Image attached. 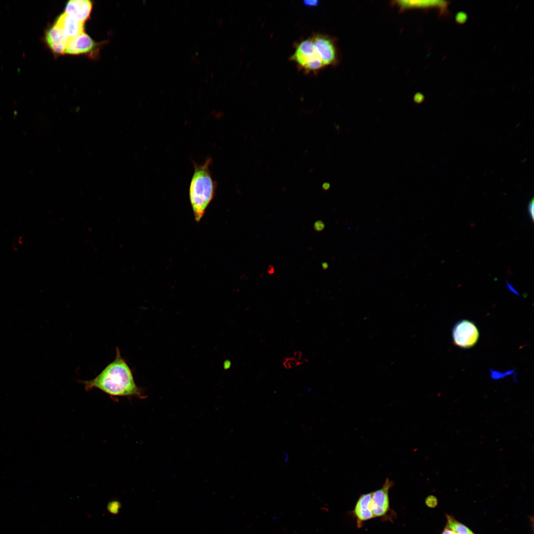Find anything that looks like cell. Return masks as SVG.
I'll list each match as a JSON object with an SVG mask.
<instances>
[{
	"label": "cell",
	"mask_w": 534,
	"mask_h": 534,
	"mask_svg": "<svg viewBox=\"0 0 534 534\" xmlns=\"http://www.w3.org/2000/svg\"><path fill=\"white\" fill-rule=\"evenodd\" d=\"M321 267L323 269H326L328 267L329 265L326 262H323L321 263Z\"/></svg>",
	"instance_id": "22"
},
{
	"label": "cell",
	"mask_w": 534,
	"mask_h": 534,
	"mask_svg": "<svg viewBox=\"0 0 534 534\" xmlns=\"http://www.w3.org/2000/svg\"><path fill=\"white\" fill-rule=\"evenodd\" d=\"M301 364L295 360L293 357H287L285 358L283 364L285 368L289 369Z\"/></svg>",
	"instance_id": "13"
},
{
	"label": "cell",
	"mask_w": 534,
	"mask_h": 534,
	"mask_svg": "<svg viewBox=\"0 0 534 534\" xmlns=\"http://www.w3.org/2000/svg\"><path fill=\"white\" fill-rule=\"evenodd\" d=\"M393 483L387 479L381 488L372 492L370 509L374 518L385 516L390 511L389 491Z\"/></svg>",
	"instance_id": "6"
},
{
	"label": "cell",
	"mask_w": 534,
	"mask_h": 534,
	"mask_svg": "<svg viewBox=\"0 0 534 534\" xmlns=\"http://www.w3.org/2000/svg\"><path fill=\"white\" fill-rule=\"evenodd\" d=\"M301 357H302V352H300V351H296V352H295L294 353L293 358L295 360L298 361V362H301L302 363V362L300 361V359H301Z\"/></svg>",
	"instance_id": "17"
},
{
	"label": "cell",
	"mask_w": 534,
	"mask_h": 534,
	"mask_svg": "<svg viewBox=\"0 0 534 534\" xmlns=\"http://www.w3.org/2000/svg\"><path fill=\"white\" fill-rule=\"evenodd\" d=\"M325 67L336 63L338 51L334 41L328 36L316 34L311 38Z\"/></svg>",
	"instance_id": "5"
},
{
	"label": "cell",
	"mask_w": 534,
	"mask_h": 534,
	"mask_svg": "<svg viewBox=\"0 0 534 534\" xmlns=\"http://www.w3.org/2000/svg\"><path fill=\"white\" fill-rule=\"evenodd\" d=\"M212 162V158L210 157L202 164L193 162L194 171L188 194L194 217L197 222L201 220L214 198L217 188V182L213 179L210 169Z\"/></svg>",
	"instance_id": "2"
},
{
	"label": "cell",
	"mask_w": 534,
	"mask_h": 534,
	"mask_svg": "<svg viewBox=\"0 0 534 534\" xmlns=\"http://www.w3.org/2000/svg\"><path fill=\"white\" fill-rule=\"evenodd\" d=\"M79 382L84 384L88 392L97 389L112 398L136 397L143 399L146 397L142 389L136 384L133 371L118 347L114 359L97 375L91 380Z\"/></svg>",
	"instance_id": "1"
},
{
	"label": "cell",
	"mask_w": 534,
	"mask_h": 534,
	"mask_svg": "<svg viewBox=\"0 0 534 534\" xmlns=\"http://www.w3.org/2000/svg\"><path fill=\"white\" fill-rule=\"evenodd\" d=\"M54 23L60 28L69 39L85 32V23L74 19L64 12L57 17Z\"/></svg>",
	"instance_id": "10"
},
{
	"label": "cell",
	"mask_w": 534,
	"mask_h": 534,
	"mask_svg": "<svg viewBox=\"0 0 534 534\" xmlns=\"http://www.w3.org/2000/svg\"><path fill=\"white\" fill-rule=\"evenodd\" d=\"M69 40L60 28L54 23L45 33V41L47 45L56 54H65Z\"/></svg>",
	"instance_id": "8"
},
{
	"label": "cell",
	"mask_w": 534,
	"mask_h": 534,
	"mask_svg": "<svg viewBox=\"0 0 534 534\" xmlns=\"http://www.w3.org/2000/svg\"><path fill=\"white\" fill-rule=\"evenodd\" d=\"M372 492L362 494L357 499L353 510L357 523L359 524L374 518L370 509Z\"/></svg>",
	"instance_id": "11"
},
{
	"label": "cell",
	"mask_w": 534,
	"mask_h": 534,
	"mask_svg": "<svg viewBox=\"0 0 534 534\" xmlns=\"http://www.w3.org/2000/svg\"><path fill=\"white\" fill-rule=\"evenodd\" d=\"M414 100L417 103H420L423 100V96L421 95H416L414 97Z\"/></svg>",
	"instance_id": "19"
},
{
	"label": "cell",
	"mask_w": 534,
	"mask_h": 534,
	"mask_svg": "<svg viewBox=\"0 0 534 534\" xmlns=\"http://www.w3.org/2000/svg\"><path fill=\"white\" fill-rule=\"evenodd\" d=\"M291 59L307 72L317 71L325 67L311 38L297 44Z\"/></svg>",
	"instance_id": "3"
},
{
	"label": "cell",
	"mask_w": 534,
	"mask_h": 534,
	"mask_svg": "<svg viewBox=\"0 0 534 534\" xmlns=\"http://www.w3.org/2000/svg\"><path fill=\"white\" fill-rule=\"evenodd\" d=\"M441 534H457L453 531L448 528L446 526L444 528Z\"/></svg>",
	"instance_id": "18"
},
{
	"label": "cell",
	"mask_w": 534,
	"mask_h": 534,
	"mask_svg": "<svg viewBox=\"0 0 534 534\" xmlns=\"http://www.w3.org/2000/svg\"><path fill=\"white\" fill-rule=\"evenodd\" d=\"M92 3L89 0H71L67 2L64 12L74 19L85 23L90 17Z\"/></svg>",
	"instance_id": "9"
},
{
	"label": "cell",
	"mask_w": 534,
	"mask_h": 534,
	"mask_svg": "<svg viewBox=\"0 0 534 534\" xmlns=\"http://www.w3.org/2000/svg\"><path fill=\"white\" fill-rule=\"evenodd\" d=\"M396 4L403 10L412 8H428L438 7L443 8L445 4L442 1L434 0H399L396 1Z\"/></svg>",
	"instance_id": "12"
},
{
	"label": "cell",
	"mask_w": 534,
	"mask_h": 534,
	"mask_svg": "<svg viewBox=\"0 0 534 534\" xmlns=\"http://www.w3.org/2000/svg\"><path fill=\"white\" fill-rule=\"evenodd\" d=\"M311 2L312 3H310L309 1H308L305 2V4H308L309 5H315L317 3V1H315V0L311 1Z\"/></svg>",
	"instance_id": "24"
},
{
	"label": "cell",
	"mask_w": 534,
	"mask_h": 534,
	"mask_svg": "<svg viewBox=\"0 0 534 534\" xmlns=\"http://www.w3.org/2000/svg\"><path fill=\"white\" fill-rule=\"evenodd\" d=\"M507 286H508V288L511 291H512L513 292H514V293H515V294H516L517 295L518 294V292L513 288V287L511 286V284H509L508 282H507Z\"/></svg>",
	"instance_id": "21"
},
{
	"label": "cell",
	"mask_w": 534,
	"mask_h": 534,
	"mask_svg": "<svg viewBox=\"0 0 534 534\" xmlns=\"http://www.w3.org/2000/svg\"><path fill=\"white\" fill-rule=\"evenodd\" d=\"M479 337L478 329L471 321L462 320L456 323L452 330L454 343L461 348H470L477 342Z\"/></svg>",
	"instance_id": "4"
},
{
	"label": "cell",
	"mask_w": 534,
	"mask_h": 534,
	"mask_svg": "<svg viewBox=\"0 0 534 534\" xmlns=\"http://www.w3.org/2000/svg\"><path fill=\"white\" fill-rule=\"evenodd\" d=\"M528 211L532 221H534V201L532 199L529 203L528 205Z\"/></svg>",
	"instance_id": "16"
},
{
	"label": "cell",
	"mask_w": 534,
	"mask_h": 534,
	"mask_svg": "<svg viewBox=\"0 0 534 534\" xmlns=\"http://www.w3.org/2000/svg\"><path fill=\"white\" fill-rule=\"evenodd\" d=\"M272 519H273V520H274V521H275V520H277L278 519V518H277V517H275L274 516H273L272 517Z\"/></svg>",
	"instance_id": "25"
},
{
	"label": "cell",
	"mask_w": 534,
	"mask_h": 534,
	"mask_svg": "<svg viewBox=\"0 0 534 534\" xmlns=\"http://www.w3.org/2000/svg\"><path fill=\"white\" fill-rule=\"evenodd\" d=\"M283 456H284L283 459H284V462L286 463L288 461V459H289L288 454L287 453L284 452Z\"/></svg>",
	"instance_id": "23"
},
{
	"label": "cell",
	"mask_w": 534,
	"mask_h": 534,
	"mask_svg": "<svg viewBox=\"0 0 534 534\" xmlns=\"http://www.w3.org/2000/svg\"><path fill=\"white\" fill-rule=\"evenodd\" d=\"M313 228L315 231L320 232L324 229L325 224L321 220H317L313 223Z\"/></svg>",
	"instance_id": "15"
},
{
	"label": "cell",
	"mask_w": 534,
	"mask_h": 534,
	"mask_svg": "<svg viewBox=\"0 0 534 534\" xmlns=\"http://www.w3.org/2000/svg\"><path fill=\"white\" fill-rule=\"evenodd\" d=\"M425 503L427 506L433 508L437 506L438 500L434 495H430L426 499Z\"/></svg>",
	"instance_id": "14"
},
{
	"label": "cell",
	"mask_w": 534,
	"mask_h": 534,
	"mask_svg": "<svg viewBox=\"0 0 534 534\" xmlns=\"http://www.w3.org/2000/svg\"><path fill=\"white\" fill-rule=\"evenodd\" d=\"M330 184L329 183L325 182L322 185V188L324 190H327L330 188Z\"/></svg>",
	"instance_id": "20"
},
{
	"label": "cell",
	"mask_w": 534,
	"mask_h": 534,
	"mask_svg": "<svg viewBox=\"0 0 534 534\" xmlns=\"http://www.w3.org/2000/svg\"><path fill=\"white\" fill-rule=\"evenodd\" d=\"M98 44L85 32L69 40L65 54L78 55L91 54L97 47Z\"/></svg>",
	"instance_id": "7"
}]
</instances>
